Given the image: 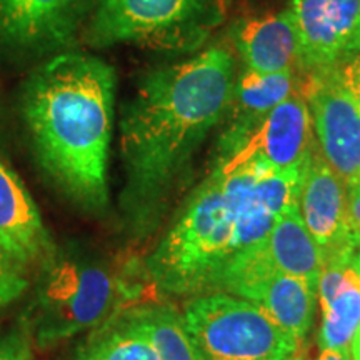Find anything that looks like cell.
Listing matches in <instances>:
<instances>
[{
    "label": "cell",
    "instance_id": "21",
    "mask_svg": "<svg viewBox=\"0 0 360 360\" xmlns=\"http://www.w3.org/2000/svg\"><path fill=\"white\" fill-rule=\"evenodd\" d=\"M19 262L0 250V307L15 302L29 287Z\"/></svg>",
    "mask_w": 360,
    "mask_h": 360
},
{
    "label": "cell",
    "instance_id": "17",
    "mask_svg": "<svg viewBox=\"0 0 360 360\" xmlns=\"http://www.w3.org/2000/svg\"><path fill=\"white\" fill-rule=\"evenodd\" d=\"M265 249L278 270L300 278L317 294L323 272V257L300 215L299 205L287 209L274 222L265 240Z\"/></svg>",
    "mask_w": 360,
    "mask_h": 360
},
{
    "label": "cell",
    "instance_id": "8",
    "mask_svg": "<svg viewBox=\"0 0 360 360\" xmlns=\"http://www.w3.org/2000/svg\"><path fill=\"white\" fill-rule=\"evenodd\" d=\"M98 0H0V45L13 56L45 58L70 51Z\"/></svg>",
    "mask_w": 360,
    "mask_h": 360
},
{
    "label": "cell",
    "instance_id": "18",
    "mask_svg": "<svg viewBox=\"0 0 360 360\" xmlns=\"http://www.w3.org/2000/svg\"><path fill=\"white\" fill-rule=\"evenodd\" d=\"M322 307L319 342L323 349L350 354L352 340L360 328V277L350 267L344 283Z\"/></svg>",
    "mask_w": 360,
    "mask_h": 360
},
{
    "label": "cell",
    "instance_id": "14",
    "mask_svg": "<svg viewBox=\"0 0 360 360\" xmlns=\"http://www.w3.org/2000/svg\"><path fill=\"white\" fill-rule=\"evenodd\" d=\"M0 250L20 265L52 252L51 237L19 175L0 160Z\"/></svg>",
    "mask_w": 360,
    "mask_h": 360
},
{
    "label": "cell",
    "instance_id": "5",
    "mask_svg": "<svg viewBox=\"0 0 360 360\" xmlns=\"http://www.w3.org/2000/svg\"><path fill=\"white\" fill-rule=\"evenodd\" d=\"M115 300L109 270L82 257L51 255L29 312V332L40 347L101 323Z\"/></svg>",
    "mask_w": 360,
    "mask_h": 360
},
{
    "label": "cell",
    "instance_id": "10",
    "mask_svg": "<svg viewBox=\"0 0 360 360\" xmlns=\"http://www.w3.org/2000/svg\"><path fill=\"white\" fill-rule=\"evenodd\" d=\"M317 148L345 186L360 182V103L334 69L312 70L304 89Z\"/></svg>",
    "mask_w": 360,
    "mask_h": 360
},
{
    "label": "cell",
    "instance_id": "26",
    "mask_svg": "<svg viewBox=\"0 0 360 360\" xmlns=\"http://www.w3.org/2000/svg\"><path fill=\"white\" fill-rule=\"evenodd\" d=\"M350 267H352L360 277V242L357 244V247H355L352 259H350Z\"/></svg>",
    "mask_w": 360,
    "mask_h": 360
},
{
    "label": "cell",
    "instance_id": "2",
    "mask_svg": "<svg viewBox=\"0 0 360 360\" xmlns=\"http://www.w3.org/2000/svg\"><path fill=\"white\" fill-rule=\"evenodd\" d=\"M115 85V70L101 57L67 51L35 67L20 92L22 119L40 169L90 212L109 204Z\"/></svg>",
    "mask_w": 360,
    "mask_h": 360
},
{
    "label": "cell",
    "instance_id": "9",
    "mask_svg": "<svg viewBox=\"0 0 360 360\" xmlns=\"http://www.w3.org/2000/svg\"><path fill=\"white\" fill-rule=\"evenodd\" d=\"M220 287L262 309L299 344L312 326L315 292L300 278L278 270L269 257L265 242L237 254Z\"/></svg>",
    "mask_w": 360,
    "mask_h": 360
},
{
    "label": "cell",
    "instance_id": "22",
    "mask_svg": "<svg viewBox=\"0 0 360 360\" xmlns=\"http://www.w3.org/2000/svg\"><path fill=\"white\" fill-rule=\"evenodd\" d=\"M29 328H15L0 337V360H32Z\"/></svg>",
    "mask_w": 360,
    "mask_h": 360
},
{
    "label": "cell",
    "instance_id": "27",
    "mask_svg": "<svg viewBox=\"0 0 360 360\" xmlns=\"http://www.w3.org/2000/svg\"><path fill=\"white\" fill-rule=\"evenodd\" d=\"M350 350H352L354 360H360V328H359L357 334H355V337H354L352 347H350Z\"/></svg>",
    "mask_w": 360,
    "mask_h": 360
},
{
    "label": "cell",
    "instance_id": "20",
    "mask_svg": "<svg viewBox=\"0 0 360 360\" xmlns=\"http://www.w3.org/2000/svg\"><path fill=\"white\" fill-rule=\"evenodd\" d=\"M79 360H160L150 340L127 321L89 344Z\"/></svg>",
    "mask_w": 360,
    "mask_h": 360
},
{
    "label": "cell",
    "instance_id": "6",
    "mask_svg": "<svg viewBox=\"0 0 360 360\" xmlns=\"http://www.w3.org/2000/svg\"><path fill=\"white\" fill-rule=\"evenodd\" d=\"M182 319L202 360H285L299 345L262 309L229 294L199 297Z\"/></svg>",
    "mask_w": 360,
    "mask_h": 360
},
{
    "label": "cell",
    "instance_id": "19",
    "mask_svg": "<svg viewBox=\"0 0 360 360\" xmlns=\"http://www.w3.org/2000/svg\"><path fill=\"white\" fill-rule=\"evenodd\" d=\"M154 345L160 360H202L184 319L167 309H152L130 319Z\"/></svg>",
    "mask_w": 360,
    "mask_h": 360
},
{
    "label": "cell",
    "instance_id": "11",
    "mask_svg": "<svg viewBox=\"0 0 360 360\" xmlns=\"http://www.w3.org/2000/svg\"><path fill=\"white\" fill-rule=\"evenodd\" d=\"M287 13L300 42V64L334 69L360 57V0H290Z\"/></svg>",
    "mask_w": 360,
    "mask_h": 360
},
{
    "label": "cell",
    "instance_id": "7",
    "mask_svg": "<svg viewBox=\"0 0 360 360\" xmlns=\"http://www.w3.org/2000/svg\"><path fill=\"white\" fill-rule=\"evenodd\" d=\"M305 167L274 172L240 154L219 155L214 169L233 220L236 255L262 245L274 222L299 205Z\"/></svg>",
    "mask_w": 360,
    "mask_h": 360
},
{
    "label": "cell",
    "instance_id": "24",
    "mask_svg": "<svg viewBox=\"0 0 360 360\" xmlns=\"http://www.w3.org/2000/svg\"><path fill=\"white\" fill-rule=\"evenodd\" d=\"M337 70L345 82H360V57H355L352 60L339 65Z\"/></svg>",
    "mask_w": 360,
    "mask_h": 360
},
{
    "label": "cell",
    "instance_id": "28",
    "mask_svg": "<svg viewBox=\"0 0 360 360\" xmlns=\"http://www.w3.org/2000/svg\"><path fill=\"white\" fill-rule=\"evenodd\" d=\"M342 80H344V79H342ZM344 82H345V80H344ZM345 84H347V87L352 90V94L355 97H357V101L360 103V82H345Z\"/></svg>",
    "mask_w": 360,
    "mask_h": 360
},
{
    "label": "cell",
    "instance_id": "1",
    "mask_svg": "<svg viewBox=\"0 0 360 360\" xmlns=\"http://www.w3.org/2000/svg\"><path fill=\"white\" fill-rule=\"evenodd\" d=\"M236 80V58L224 44L139 80L120 115V204L134 232L159 222L207 135L227 114Z\"/></svg>",
    "mask_w": 360,
    "mask_h": 360
},
{
    "label": "cell",
    "instance_id": "13",
    "mask_svg": "<svg viewBox=\"0 0 360 360\" xmlns=\"http://www.w3.org/2000/svg\"><path fill=\"white\" fill-rule=\"evenodd\" d=\"M312 132L304 94L295 92L270 110L249 141L232 154L259 162L274 172H292L307 165L315 147Z\"/></svg>",
    "mask_w": 360,
    "mask_h": 360
},
{
    "label": "cell",
    "instance_id": "25",
    "mask_svg": "<svg viewBox=\"0 0 360 360\" xmlns=\"http://www.w3.org/2000/svg\"><path fill=\"white\" fill-rule=\"evenodd\" d=\"M317 360H352V359H350V354H344V352H339V350H332V349H323Z\"/></svg>",
    "mask_w": 360,
    "mask_h": 360
},
{
    "label": "cell",
    "instance_id": "23",
    "mask_svg": "<svg viewBox=\"0 0 360 360\" xmlns=\"http://www.w3.org/2000/svg\"><path fill=\"white\" fill-rule=\"evenodd\" d=\"M347 212L350 229L360 242V182L347 188Z\"/></svg>",
    "mask_w": 360,
    "mask_h": 360
},
{
    "label": "cell",
    "instance_id": "29",
    "mask_svg": "<svg viewBox=\"0 0 360 360\" xmlns=\"http://www.w3.org/2000/svg\"><path fill=\"white\" fill-rule=\"evenodd\" d=\"M285 360H305L304 357H289V359H285Z\"/></svg>",
    "mask_w": 360,
    "mask_h": 360
},
{
    "label": "cell",
    "instance_id": "4",
    "mask_svg": "<svg viewBox=\"0 0 360 360\" xmlns=\"http://www.w3.org/2000/svg\"><path fill=\"white\" fill-rule=\"evenodd\" d=\"M227 15V0H98L84 39L90 47L134 44L195 52Z\"/></svg>",
    "mask_w": 360,
    "mask_h": 360
},
{
    "label": "cell",
    "instance_id": "16",
    "mask_svg": "<svg viewBox=\"0 0 360 360\" xmlns=\"http://www.w3.org/2000/svg\"><path fill=\"white\" fill-rule=\"evenodd\" d=\"M236 45L245 69L255 74L289 72L300 62L299 35L287 11L244 22L236 34Z\"/></svg>",
    "mask_w": 360,
    "mask_h": 360
},
{
    "label": "cell",
    "instance_id": "3",
    "mask_svg": "<svg viewBox=\"0 0 360 360\" xmlns=\"http://www.w3.org/2000/svg\"><path fill=\"white\" fill-rule=\"evenodd\" d=\"M233 257V220L214 169L157 247L150 272L164 290L195 294L222 285Z\"/></svg>",
    "mask_w": 360,
    "mask_h": 360
},
{
    "label": "cell",
    "instance_id": "12",
    "mask_svg": "<svg viewBox=\"0 0 360 360\" xmlns=\"http://www.w3.org/2000/svg\"><path fill=\"white\" fill-rule=\"evenodd\" d=\"M299 210L322 252L323 267L332 264L350 265L359 240L349 224L347 186L328 167L317 146L305 167Z\"/></svg>",
    "mask_w": 360,
    "mask_h": 360
},
{
    "label": "cell",
    "instance_id": "15",
    "mask_svg": "<svg viewBox=\"0 0 360 360\" xmlns=\"http://www.w3.org/2000/svg\"><path fill=\"white\" fill-rule=\"evenodd\" d=\"M297 92L294 70L281 74H255L244 70L236 80L229 103V125L219 142V155L232 154L249 141L255 129L278 103Z\"/></svg>",
    "mask_w": 360,
    "mask_h": 360
}]
</instances>
